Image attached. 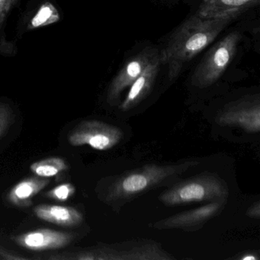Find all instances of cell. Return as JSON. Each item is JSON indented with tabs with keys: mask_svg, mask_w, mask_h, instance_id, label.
<instances>
[{
	"mask_svg": "<svg viewBox=\"0 0 260 260\" xmlns=\"http://www.w3.org/2000/svg\"><path fill=\"white\" fill-rule=\"evenodd\" d=\"M34 213L41 220L62 226H77L81 224L83 215L72 207L56 205H39Z\"/></svg>",
	"mask_w": 260,
	"mask_h": 260,
	"instance_id": "cell-13",
	"label": "cell"
},
{
	"mask_svg": "<svg viewBox=\"0 0 260 260\" xmlns=\"http://www.w3.org/2000/svg\"><path fill=\"white\" fill-rule=\"evenodd\" d=\"M246 216L250 218L259 219L260 217V202L257 201L255 203L252 204L246 213Z\"/></svg>",
	"mask_w": 260,
	"mask_h": 260,
	"instance_id": "cell-21",
	"label": "cell"
},
{
	"mask_svg": "<svg viewBox=\"0 0 260 260\" xmlns=\"http://www.w3.org/2000/svg\"><path fill=\"white\" fill-rule=\"evenodd\" d=\"M161 63L160 54H158L143 71L142 74L129 86L125 99L120 104V110L124 112H128L135 109L147 98L154 86Z\"/></svg>",
	"mask_w": 260,
	"mask_h": 260,
	"instance_id": "cell-11",
	"label": "cell"
},
{
	"mask_svg": "<svg viewBox=\"0 0 260 260\" xmlns=\"http://www.w3.org/2000/svg\"><path fill=\"white\" fill-rule=\"evenodd\" d=\"M76 237L77 234L72 233L41 228L13 236L12 240L23 249L42 252L66 247L72 243Z\"/></svg>",
	"mask_w": 260,
	"mask_h": 260,
	"instance_id": "cell-9",
	"label": "cell"
},
{
	"mask_svg": "<svg viewBox=\"0 0 260 260\" xmlns=\"http://www.w3.org/2000/svg\"><path fill=\"white\" fill-rule=\"evenodd\" d=\"M59 19L57 11L51 4H47L41 7L31 20L33 28H39L48 24L53 23Z\"/></svg>",
	"mask_w": 260,
	"mask_h": 260,
	"instance_id": "cell-16",
	"label": "cell"
},
{
	"mask_svg": "<svg viewBox=\"0 0 260 260\" xmlns=\"http://www.w3.org/2000/svg\"><path fill=\"white\" fill-rule=\"evenodd\" d=\"M237 18L235 16L202 18L196 14L185 21L171 36L160 54L162 63L168 69L169 80H176L184 67Z\"/></svg>",
	"mask_w": 260,
	"mask_h": 260,
	"instance_id": "cell-1",
	"label": "cell"
},
{
	"mask_svg": "<svg viewBox=\"0 0 260 260\" xmlns=\"http://www.w3.org/2000/svg\"><path fill=\"white\" fill-rule=\"evenodd\" d=\"M14 119V113L10 106L5 103H0V138L7 133Z\"/></svg>",
	"mask_w": 260,
	"mask_h": 260,
	"instance_id": "cell-18",
	"label": "cell"
},
{
	"mask_svg": "<svg viewBox=\"0 0 260 260\" xmlns=\"http://www.w3.org/2000/svg\"><path fill=\"white\" fill-rule=\"evenodd\" d=\"M30 170L36 176L50 178L68 170V165L63 158L49 157L31 164Z\"/></svg>",
	"mask_w": 260,
	"mask_h": 260,
	"instance_id": "cell-15",
	"label": "cell"
},
{
	"mask_svg": "<svg viewBox=\"0 0 260 260\" xmlns=\"http://www.w3.org/2000/svg\"><path fill=\"white\" fill-rule=\"evenodd\" d=\"M124 133L120 127L97 120L81 121L70 133L68 141L74 147L88 145L105 151L118 145Z\"/></svg>",
	"mask_w": 260,
	"mask_h": 260,
	"instance_id": "cell-5",
	"label": "cell"
},
{
	"mask_svg": "<svg viewBox=\"0 0 260 260\" xmlns=\"http://www.w3.org/2000/svg\"><path fill=\"white\" fill-rule=\"evenodd\" d=\"M228 183L218 174L204 172L178 182L159 194L158 199L167 207L182 206L198 202L228 200Z\"/></svg>",
	"mask_w": 260,
	"mask_h": 260,
	"instance_id": "cell-3",
	"label": "cell"
},
{
	"mask_svg": "<svg viewBox=\"0 0 260 260\" xmlns=\"http://www.w3.org/2000/svg\"><path fill=\"white\" fill-rule=\"evenodd\" d=\"M159 54L156 50L147 48L131 58L117 74L110 83L107 93V102L116 106L124 90L134 83L143 71Z\"/></svg>",
	"mask_w": 260,
	"mask_h": 260,
	"instance_id": "cell-8",
	"label": "cell"
},
{
	"mask_svg": "<svg viewBox=\"0 0 260 260\" xmlns=\"http://www.w3.org/2000/svg\"><path fill=\"white\" fill-rule=\"evenodd\" d=\"M216 121L220 126L239 127L249 133H258L259 100H240L228 105L217 114Z\"/></svg>",
	"mask_w": 260,
	"mask_h": 260,
	"instance_id": "cell-7",
	"label": "cell"
},
{
	"mask_svg": "<svg viewBox=\"0 0 260 260\" xmlns=\"http://www.w3.org/2000/svg\"><path fill=\"white\" fill-rule=\"evenodd\" d=\"M13 2V0H0V22L3 20L6 12L8 10L10 4Z\"/></svg>",
	"mask_w": 260,
	"mask_h": 260,
	"instance_id": "cell-22",
	"label": "cell"
},
{
	"mask_svg": "<svg viewBox=\"0 0 260 260\" xmlns=\"http://www.w3.org/2000/svg\"><path fill=\"white\" fill-rule=\"evenodd\" d=\"M240 39L239 33L234 31L214 45L196 68L191 84L203 89L216 83L232 61Z\"/></svg>",
	"mask_w": 260,
	"mask_h": 260,
	"instance_id": "cell-4",
	"label": "cell"
},
{
	"mask_svg": "<svg viewBox=\"0 0 260 260\" xmlns=\"http://www.w3.org/2000/svg\"><path fill=\"white\" fill-rule=\"evenodd\" d=\"M200 164L199 160L191 159L170 165L146 164L129 170L109 179L103 200L113 208H120L151 190L173 183Z\"/></svg>",
	"mask_w": 260,
	"mask_h": 260,
	"instance_id": "cell-2",
	"label": "cell"
},
{
	"mask_svg": "<svg viewBox=\"0 0 260 260\" xmlns=\"http://www.w3.org/2000/svg\"><path fill=\"white\" fill-rule=\"evenodd\" d=\"M258 4L259 0H203L196 14L202 18L238 17Z\"/></svg>",
	"mask_w": 260,
	"mask_h": 260,
	"instance_id": "cell-12",
	"label": "cell"
},
{
	"mask_svg": "<svg viewBox=\"0 0 260 260\" xmlns=\"http://www.w3.org/2000/svg\"><path fill=\"white\" fill-rule=\"evenodd\" d=\"M0 258L3 259H27L26 257L22 256L18 253L11 252V251L7 250L4 248L0 246Z\"/></svg>",
	"mask_w": 260,
	"mask_h": 260,
	"instance_id": "cell-19",
	"label": "cell"
},
{
	"mask_svg": "<svg viewBox=\"0 0 260 260\" xmlns=\"http://www.w3.org/2000/svg\"><path fill=\"white\" fill-rule=\"evenodd\" d=\"M112 260H171L174 257L153 240L127 242L124 244L111 245Z\"/></svg>",
	"mask_w": 260,
	"mask_h": 260,
	"instance_id": "cell-10",
	"label": "cell"
},
{
	"mask_svg": "<svg viewBox=\"0 0 260 260\" xmlns=\"http://www.w3.org/2000/svg\"><path fill=\"white\" fill-rule=\"evenodd\" d=\"M259 258L258 251H246L236 255L234 258L238 260H258Z\"/></svg>",
	"mask_w": 260,
	"mask_h": 260,
	"instance_id": "cell-20",
	"label": "cell"
},
{
	"mask_svg": "<svg viewBox=\"0 0 260 260\" xmlns=\"http://www.w3.org/2000/svg\"><path fill=\"white\" fill-rule=\"evenodd\" d=\"M51 181L48 178L32 176L18 182L8 194L10 203L17 207H28L32 205V199L42 191Z\"/></svg>",
	"mask_w": 260,
	"mask_h": 260,
	"instance_id": "cell-14",
	"label": "cell"
},
{
	"mask_svg": "<svg viewBox=\"0 0 260 260\" xmlns=\"http://www.w3.org/2000/svg\"><path fill=\"white\" fill-rule=\"evenodd\" d=\"M76 188L71 183H63L48 191L46 196L58 202H66L75 194Z\"/></svg>",
	"mask_w": 260,
	"mask_h": 260,
	"instance_id": "cell-17",
	"label": "cell"
},
{
	"mask_svg": "<svg viewBox=\"0 0 260 260\" xmlns=\"http://www.w3.org/2000/svg\"><path fill=\"white\" fill-rule=\"evenodd\" d=\"M228 200L208 202L205 205L188 210L158 221L150 223L156 230H181L196 231L202 229L210 220L218 215L225 208Z\"/></svg>",
	"mask_w": 260,
	"mask_h": 260,
	"instance_id": "cell-6",
	"label": "cell"
}]
</instances>
